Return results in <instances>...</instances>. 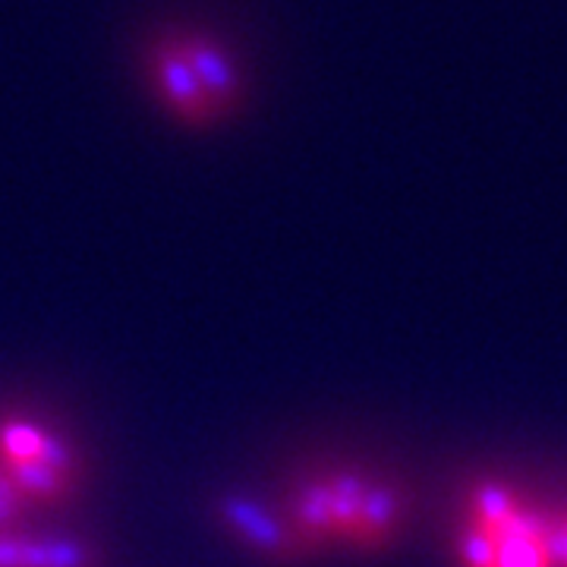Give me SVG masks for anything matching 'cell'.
<instances>
[{"label":"cell","mask_w":567,"mask_h":567,"mask_svg":"<svg viewBox=\"0 0 567 567\" xmlns=\"http://www.w3.org/2000/svg\"><path fill=\"white\" fill-rule=\"evenodd\" d=\"M451 558L454 567H558V517L517 483L480 476L454 514Z\"/></svg>","instance_id":"obj_3"},{"label":"cell","mask_w":567,"mask_h":567,"mask_svg":"<svg viewBox=\"0 0 567 567\" xmlns=\"http://www.w3.org/2000/svg\"><path fill=\"white\" fill-rule=\"evenodd\" d=\"M271 495L319 561L328 555L382 558L410 524L404 486L375 466L350 461L297 466Z\"/></svg>","instance_id":"obj_1"},{"label":"cell","mask_w":567,"mask_h":567,"mask_svg":"<svg viewBox=\"0 0 567 567\" xmlns=\"http://www.w3.org/2000/svg\"><path fill=\"white\" fill-rule=\"evenodd\" d=\"M0 476L44 524H61L85 498L92 464L63 420L10 404L0 406Z\"/></svg>","instance_id":"obj_4"},{"label":"cell","mask_w":567,"mask_h":567,"mask_svg":"<svg viewBox=\"0 0 567 567\" xmlns=\"http://www.w3.org/2000/svg\"><path fill=\"white\" fill-rule=\"evenodd\" d=\"M104 548L63 524L0 529V567H104Z\"/></svg>","instance_id":"obj_6"},{"label":"cell","mask_w":567,"mask_h":567,"mask_svg":"<svg viewBox=\"0 0 567 567\" xmlns=\"http://www.w3.org/2000/svg\"><path fill=\"white\" fill-rule=\"evenodd\" d=\"M140 82L148 102L186 133H215L246 107L244 63L215 32L171 22L140 48Z\"/></svg>","instance_id":"obj_2"},{"label":"cell","mask_w":567,"mask_h":567,"mask_svg":"<svg viewBox=\"0 0 567 567\" xmlns=\"http://www.w3.org/2000/svg\"><path fill=\"white\" fill-rule=\"evenodd\" d=\"M212 520L234 546L268 567H306L319 561L287 520L275 495H256L244 488L218 492L212 502Z\"/></svg>","instance_id":"obj_5"},{"label":"cell","mask_w":567,"mask_h":567,"mask_svg":"<svg viewBox=\"0 0 567 567\" xmlns=\"http://www.w3.org/2000/svg\"><path fill=\"white\" fill-rule=\"evenodd\" d=\"M558 567H567V511L558 517Z\"/></svg>","instance_id":"obj_7"}]
</instances>
